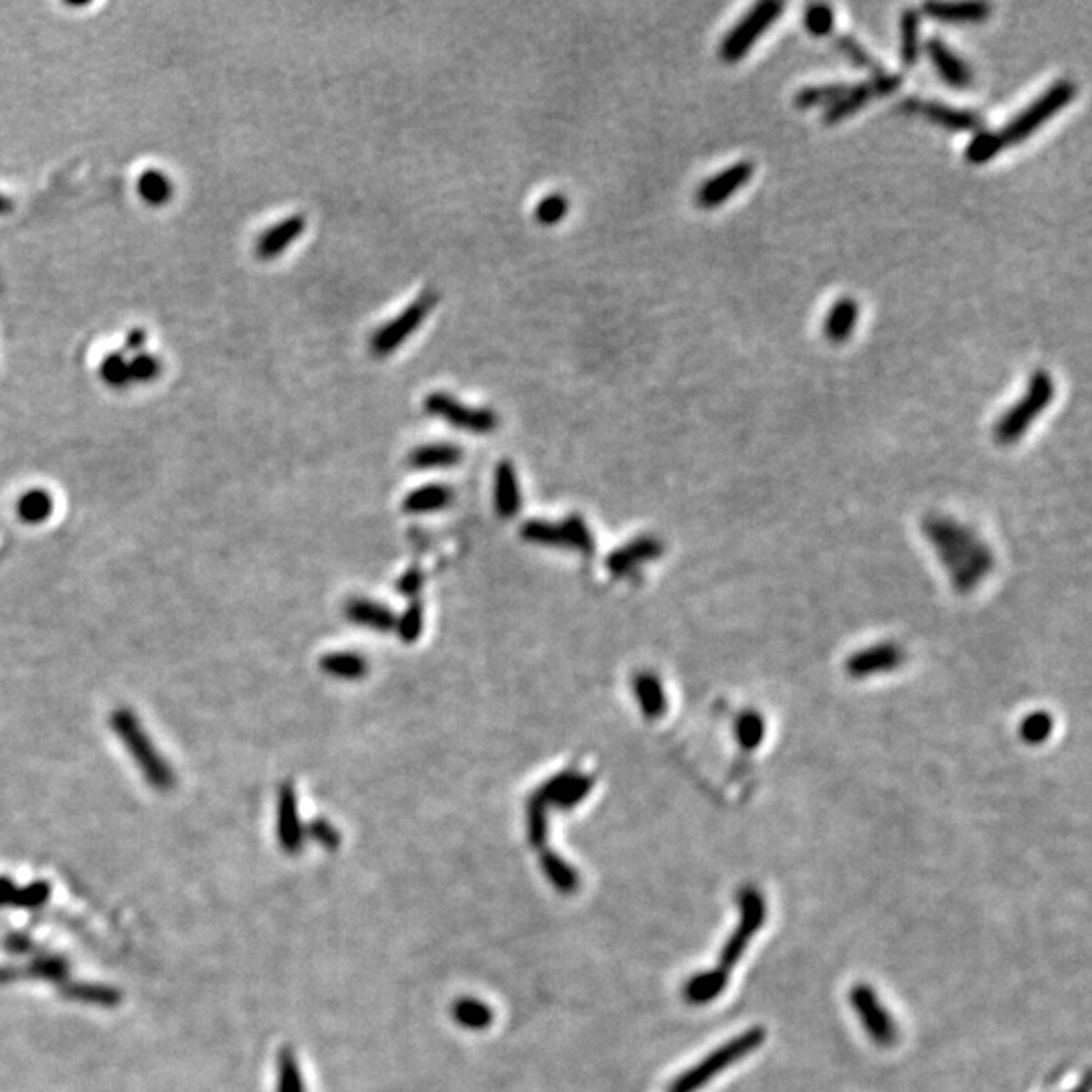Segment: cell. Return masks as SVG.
Wrapping results in <instances>:
<instances>
[{
  "mask_svg": "<svg viewBox=\"0 0 1092 1092\" xmlns=\"http://www.w3.org/2000/svg\"><path fill=\"white\" fill-rule=\"evenodd\" d=\"M1050 730H1052V721L1048 718L1046 714H1034V716L1025 718L1022 734L1030 743H1040L1042 739H1046Z\"/></svg>",
  "mask_w": 1092,
  "mask_h": 1092,
  "instance_id": "obj_49",
  "label": "cell"
},
{
  "mask_svg": "<svg viewBox=\"0 0 1092 1092\" xmlns=\"http://www.w3.org/2000/svg\"><path fill=\"white\" fill-rule=\"evenodd\" d=\"M425 411L433 417H439L445 423L466 432L490 433L498 427V415L494 411L486 407H468L452 395L441 390H435L425 397Z\"/></svg>",
  "mask_w": 1092,
  "mask_h": 1092,
  "instance_id": "obj_9",
  "label": "cell"
},
{
  "mask_svg": "<svg viewBox=\"0 0 1092 1092\" xmlns=\"http://www.w3.org/2000/svg\"><path fill=\"white\" fill-rule=\"evenodd\" d=\"M51 896V885L46 880H37L29 887H17L11 898V907L15 909H39Z\"/></svg>",
  "mask_w": 1092,
  "mask_h": 1092,
  "instance_id": "obj_41",
  "label": "cell"
},
{
  "mask_svg": "<svg viewBox=\"0 0 1092 1092\" xmlns=\"http://www.w3.org/2000/svg\"><path fill=\"white\" fill-rule=\"evenodd\" d=\"M138 193L148 205H164L172 197V182L160 170H146L138 179Z\"/></svg>",
  "mask_w": 1092,
  "mask_h": 1092,
  "instance_id": "obj_37",
  "label": "cell"
},
{
  "mask_svg": "<svg viewBox=\"0 0 1092 1092\" xmlns=\"http://www.w3.org/2000/svg\"><path fill=\"white\" fill-rule=\"evenodd\" d=\"M850 1003L865 1025L866 1032L878 1046H892L896 1042V1024L888 1014L885 1003L878 1000L876 991L868 983H858L852 987Z\"/></svg>",
  "mask_w": 1092,
  "mask_h": 1092,
  "instance_id": "obj_11",
  "label": "cell"
},
{
  "mask_svg": "<svg viewBox=\"0 0 1092 1092\" xmlns=\"http://www.w3.org/2000/svg\"><path fill=\"white\" fill-rule=\"evenodd\" d=\"M923 11L941 23H983L991 6L987 2H927Z\"/></svg>",
  "mask_w": 1092,
  "mask_h": 1092,
  "instance_id": "obj_19",
  "label": "cell"
},
{
  "mask_svg": "<svg viewBox=\"0 0 1092 1092\" xmlns=\"http://www.w3.org/2000/svg\"><path fill=\"white\" fill-rule=\"evenodd\" d=\"M728 985V973L718 967L698 973L684 985V1000L692 1005H706L725 994Z\"/></svg>",
  "mask_w": 1092,
  "mask_h": 1092,
  "instance_id": "obj_20",
  "label": "cell"
},
{
  "mask_svg": "<svg viewBox=\"0 0 1092 1092\" xmlns=\"http://www.w3.org/2000/svg\"><path fill=\"white\" fill-rule=\"evenodd\" d=\"M541 868L545 870L546 880L557 888L561 894H572L579 888V874L572 866L567 865L559 854L543 850L541 852Z\"/></svg>",
  "mask_w": 1092,
  "mask_h": 1092,
  "instance_id": "obj_26",
  "label": "cell"
},
{
  "mask_svg": "<svg viewBox=\"0 0 1092 1092\" xmlns=\"http://www.w3.org/2000/svg\"><path fill=\"white\" fill-rule=\"evenodd\" d=\"M1052 399H1054L1052 377L1048 375L1046 370H1036L1027 383L1024 397L998 421V425L994 430L996 439L1003 445L1016 443L1024 435L1025 430L1034 423V419L1042 411H1046Z\"/></svg>",
  "mask_w": 1092,
  "mask_h": 1092,
  "instance_id": "obj_5",
  "label": "cell"
},
{
  "mask_svg": "<svg viewBox=\"0 0 1092 1092\" xmlns=\"http://www.w3.org/2000/svg\"><path fill=\"white\" fill-rule=\"evenodd\" d=\"M1001 148L998 144V138L996 132H989V130H981L978 132L973 140L969 142L967 150H965V159L969 160L971 164H985L994 157L1000 154Z\"/></svg>",
  "mask_w": 1092,
  "mask_h": 1092,
  "instance_id": "obj_42",
  "label": "cell"
},
{
  "mask_svg": "<svg viewBox=\"0 0 1092 1092\" xmlns=\"http://www.w3.org/2000/svg\"><path fill=\"white\" fill-rule=\"evenodd\" d=\"M660 554V541L643 536V539H637L634 543H630V545L623 546V548H617L615 552H612L609 559H607V569L615 577H625L632 570L637 569V565H641L645 561H652V559H656Z\"/></svg>",
  "mask_w": 1092,
  "mask_h": 1092,
  "instance_id": "obj_18",
  "label": "cell"
},
{
  "mask_svg": "<svg viewBox=\"0 0 1092 1092\" xmlns=\"http://www.w3.org/2000/svg\"><path fill=\"white\" fill-rule=\"evenodd\" d=\"M765 1038H767V1032L763 1027H751V1030L739 1034L736 1038L728 1040L727 1044L710 1052L703 1062H698L696 1067L680 1074L670 1085L668 1092H698L700 1089H705L706 1085L712 1078H716L721 1072L736 1064L739 1060L747 1058L757 1048L763 1046Z\"/></svg>",
  "mask_w": 1092,
  "mask_h": 1092,
  "instance_id": "obj_3",
  "label": "cell"
},
{
  "mask_svg": "<svg viewBox=\"0 0 1092 1092\" xmlns=\"http://www.w3.org/2000/svg\"><path fill=\"white\" fill-rule=\"evenodd\" d=\"M6 949L17 953V956H23V953H29L33 949V943H31V939L26 934H13L6 941Z\"/></svg>",
  "mask_w": 1092,
  "mask_h": 1092,
  "instance_id": "obj_51",
  "label": "cell"
},
{
  "mask_svg": "<svg viewBox=\"0 0 1092 1092\" xmlns=\"http://www.w3.org/2000/svg\"><path fill=\"white\" fill-rule=\"evenodd\" d=\"M900 108L907 114L925 115L927 120H931L947 130H953V132H981L985 126L983 117L973 110H959V108H951V106H945L939 102H925V99L912 97V95L900 104Z\"/></svg>",
  "mask_w": 1092,
  "mask_h": 1092,
  "instance_id": "obj_13",
  "label": "cell"
},
{
  "mask_svg": "<svg viewBox=\"0 0 1092 1092\" xmlns=\"http://www.w3.org/2000/svg\"><path fill=\"white\" fill-rule=\"evenodd\" d=\"M1072 1092H1091V1078H1089V1074H1087V1076H1085V1080L1078 1085V1089H1074Z\"/></svg>",
  "mask_w": 1092,
  "mask_h": 1092,
  "instance_id": "obj_55",
  "label": "cell"
},
{
  "mask_svg": "<svg viewBox=\"0 0 1092 1092\" xmlns=\"http://www.w3.org/2000/svg\"><path fill=\"white\" fill-rule=\"evenodd\" d=\"M304 832H306V836H310L314 842L320 843L326 850H339V845H341L339 830L326 819L310 821V825Z\"/></svg>",
  "mask_w": 1092,
  "mask_h": 1092,
  "instance_id": "obj_46",
  "label": "cell"
},
{
  "mask_svg": "<svg viewBox=\"0 0 1092 1092\" xmlns=\"http://www.w3.org/2000/svg\"><path fill=\"white\" fill-rule=\"evenodd\" d=\"M61 996L71 1001L88 1003V1005H99V1007H117L122 1001V991H117L112 985L102 983H66L61 987Z\"/></svg>",
  "mask_w": 1092,
  "mask_h": 1092,
  "instance_id": "obj_25",
  "label": "cell"
},
{
  "mask_svg": "<svg viewBox=\"0 0 1092 1092\" xmlns=\"http://www.w3.org/2000/svg\"><path fill=\"white\" fill-rule=\"evenodd\" d=\"M927 53L931 57V61L934 63V68L939 71V75L943 77V81L956 90H965L971 86L973 81V73L969 66L956 55L951 51V47L947 43H943L941 39H929L927 41Z\"/></svg>",
  "mask_w": 1092,
  "mask_h": 1092,
  "instance_id": "obj_16",
  "label": "cell"
},
{
  "mask_svg": "<svg viewBox=\"0 0 1092 1092\" xmlns=\"http://www.w3.org/2000/svg\"><path fill=\"white\" fill-rule=\"evenodd\" d=\"M521 508V488L510 461H502L496 470V510L502 518H510Z\"/></svg>",
  "mask_w": 1092,
  "mask_h": 1092,
  "instance_id": "obj_24",
  "label": "cell"
},
{
  "mask_svg": "<svg viewBox=\"0 0 1092 1092\" xmlns=\"http://www.w3.org/2000/svg\"><path fill=\"white\" fill-rule=\"evenodd\" d=\"M1076 95V86L1070 79H1058L1050 86L1040 97H1036L1030 108L1016 115L1000 132H996L1001 150L1007 146H1016L1040 130L1048 120H1052L1060 110H1064Z\"/></svg>",
  "mask_w": 1092,
  "mask_h": 1092,
  "instance_id": "obj_4",
  "label": "cell"
},
{
  "mask_svg": "<svg viewBox=\"0 0 1092 1092\" xmlns=\"http://www.w3.org/2000/svg\"><path fill=\"white\" fill-rule=\"evenodd\" d=\"M739 907H741V921L736 929L728 936L721 957H718V969L730 976V969L743 959L745 951L749 949L754 934L761 931L767 918V903L763 894L754 887H745L739 894Z\"/></svg>",
  "mask_w": 1092,
  "mask_h": 1092,
  "instance_id": "obj_6",
  "label": "cell"
},
{
  "mask_svg": "<svg viewBox=\"0 0 1092 1092\" xmlns=\"http://www.w3.org/2000/svg\"><path fill=\"white\" fill-rule=\"evenodd\" d=\"M15 888H17V885H15L11 878L0 876V909L11 907V898H13Z\"/></svg>",
  "mask_w": 1092,
  "mask_h": 1092,
  "instance_id": "obj_53",
  "label": "cell"
},
{
  "mask_svg": "<svg viewBox=\"0 0 1092 1092\" xmlns=\"http://www.w3.org/2000/svg\"><path fill=\"white\" fill-rule=\"evenodd\" d=\"M304 838L306 832L297 814L296 791L286 783L277 794V842L286 854H297L304 848Z\"/></svg>",
  "mask_w": 1092,
  "mask_h": 1092,
  "instance_id": "obj_15",
  "label": "cell"
},
{
  "mask_svg": "<svg viewBox=\"0 0 1092 1092\" xmlns=\"http://www.w3.org/2000/svg\"><path fill=\"white\" fill-rule=\"evenodd\" d=\"M11 208H13V203H11L8 199H4V197L0 195V215H6V213H11Z\"/></svg>",
  "mask_w": 1092,
  "mask_h": 1092,
  "instance_id": "obj_54",
  "label": "cell"
},
{
  "mask_svg": "<svg viewBox=\"0 0 1092 1092\" xmlns=\"http://www.w3.org/2000/svg\"><path fill=\"white\" fill-rule=\"evenodd\" d=\"M144 344H146V332L136 328V330H132V332L128 334V339H126V352L140 354V350L144 348Z\"/></svg>",
  "mask_w": 1092,
  "mask_h": 1092,
  "instance_id": "obj_52",
  "label": "cell"
},
{
  "mask_svg": "<svg viewBox=\"0 0 1092 1092\" xmlns=\"http://www.w3.org/2000/svg\"><path fill=\"white\" fill-rule=\"evenodd\" d=\"M836 47L840 49V53H842L843 57H845L850 63H854L856 68L872 71V73H874V77H878V75H882V73H885L882 66H880V63H878V61H876V59H874V57L866 51L865 47L860 46L854 37H850V35H838V37H836Z\"/></svg>",
  "mask_w": 1092,
  "mask_h": 1092,
  "instance_id": "obj_39",
  "label": "cell"
},
{
  "mask_svg": "<svg viewBox=\"0 0 1092 1092\" xmlns=\"http://www.w3.org/2000/svg\"><path fill=\"white\" fill-rule=\"evenodd\" d=\"M346 617L359 625H366V627H372L381 634H387L390 630H395L397 625V619L390 609H387L385 605H379L375 601H368V599H352L348 601L346 605Z\"/></svg>",
  "mask_w": 1092,
  "mask_h": 1092,
  "instance_id": "obj_21",
  "label": "cell"
},
{
  "mask_svg": "<svg viewBox=\"0 0 1092 1092\" xmlns=\"http://www.w3.org/2000/svg\"><path fill=\"white\" fill-rule=\"evenodd\" d=\"M110 727L114 730L117 741L122 743V747L132 757L144 781L152 789L162 791V794L175 789L177 774H175L172 765L157 749V745L148 736L146 728L134 714V710H130L126 706L115 708L114 712L110 714Z\"/></svg>",
  "mask_w": 1092,
  "mask_h": 1092,
  "instance_id": "obj_2",
  "label": "cell"
},
{
  "mask_svg": "<svg viewBox=\"0 0 1092 1092\" xmlns=\"http://www.w3.org/2000/svg\"><path fill=\"white\" fill-rule=\"evenodd\" d=\"M900 86H903V77L900 75H892V73H882V75H878V77H874V79H870L866 84H860V86H850L842 97L825 110L823 122L825 124H838V122H842L845 117L856 114L860 108H865L866 104H870L872 99L890 95V93L898 90Z\"/></svg>",
  "mask_w": 1092,
  "mask_h": 1092,
  "instance_id": "obj_12",
  "label": "cell"
},
{
  "mask_svg": "<svg viewBox=\"0 0 1092 1092\" xmlns=\"http://www.w3.org/2000/svg\"><path fill=\"white\" fill-rule=\"evenodd\" d=\"M856 322H858V302L852 297H842L830 308L823 332L832 342L848 341L854 334Z\"/></svg>",
  "mask_w": 1092,
  "mask_h": 1092,
  "instance_id": "obj_23",
  "label": "cell"
},
{
  "mask_svg": "<svg viewBox=\"0 0 1092 1092\" xmlns=\"http://www.w3.org/2000/svg\"><path fill=\"white\" fill-rule=\"evenodd\" d=\"M834 24H836V19H834L832 6H827V4H812V6H807V11H805V29L814 37L830 35Z\"/></svg>",
  "mask_w": 1092,
  "mask_h": 1092,
  "instance_id": "obj_45",
  "label": "cell"
},
{
  "mask_svg": "<svg viewBox=\"0 0 1092 1092\" xmlns=\"http://www.w3.org/2000/svg\"><path fill=\"white\" fill-rule=\"evenodd\" d=\"M593 785H595V779H593L592 775L577 774L570 779L569 785L561 791V796L554 799L552 805H557L561 809L575 807V805H579L585 797L592 794Z\"/></svg>",
  "mask_w": 1092,
  "mask_h": 1092,
  "instance_id": "obj_43",
  "label": "cell"
},
{
  "mask_svg": "<svg viewBox=\"0 0 1092 1092\" xmlns=\"http://www.w3.org/2000/svg\"><path fill=\"white\" fill-rule=\"evenodd\" d=\"M634 690H636V698L643 714L648 718H660L661 714L666 712V694H663V688H661L660 680L654 676V674H637L636 680H634Z\"/></svg>",
  "mask_w": 1092,
  "mask_h": 1092,
  "instance_id": "obj_28",
  "label": "cell"
},
{
  "mask_svg": "<svg viewBox=\"0 0 1092 1092\" xmlns=\"http://www.w3.org/2000/svg\"><path fill=\"white\" fill-rule=\"evenodd\" d=\"M850 86H843V84H827V86H809V88H803L801 91L796 93V108L799 110H809V108H818V106H832L836 104L843 93L848 91Z\"/></svg>",
  "mask_w": 1092,
  "mask_h": 1092,
  "instance_id": "obj_35",
  "label": "cell"
},
{
  "mask_svg": "<svg viewBox=\"0 0 1092 1092\" xmlns=\"http://www.w3.org/2000/svg\"><path fill=\"white\" fill-rule=\"evenodd\" d=\"M927 534L939 548L943 563L953 572L959 589L976 585L991 565V554L965 526L951 521H929Z\"/></svg>",
  "mask_w": 1092,
  "mask_h": 1092,
  "instance_id": "obj_1",
  "label": "cell"
},
{
  "mask_svg": "<svg viewBox=\"0 0 1092 1092\" xmlns=\"http://www.w3.org/2000/svg\"><path fill=\"white\" fill-rule=\"evenodd\" d=\"M752 172H754V164L749 160H741V162L728 166L727 170L714 175L710 181H706L698 188L696 203L703 208H714V206L727 203L739 188H743L747 182L751 181Z\"/></svg>",
  "mask_w": 1092,
  "mask_h": 1092,
  "instance_id": "obj_14",
  "label": "cell"
},
{
  "mask_svg": "<svg viewBox=\"0 0 1092 1092\" xmlns=\"http://www.w3.org/2000/svg\"><path fill=\"white\" fill-rule=\"evenodd\" d=\"M567 213H569V199L563 193H550L534 206V219L545 228H552V225L561 223L567 217Z\"/></svg>",
  "mask_w": 1092,
  "mask_h": 1092,
  "instance_id": "obj_40",
  "label": "cell"
},
{
  "mask_svg": "<svg viewBox=\"0 0 1092 1092\" xmlns=\"http://www.w3.org/2000/svg\"><path fill=\"white\" fill-rule=\"evenodd\" d=\"M130 368V381H138V383H148V381H154L159 379L160 370H162V364H160L157 357L152 354H144L140 352L134 357L132 363H128Z\"/></svg>",
  "mask_w": 1092,
  "mask_h": 1092,
  "instance_id": "obj_47",
  "label": "cell"
},
{
  "mask_svg": "<svg viewBox=\"0 0 1092 1092\" xmlns=\"http://www.w3.org/2000/svg\"><path fill=\"white\" fill-rule=\"evenodd\" d=\"M397 634L403 639V641H415L419 634H421V627H423V609L419 603H413L410 609L405 612V615L397 621Z\"/></svg>",
  "mask_w": 1092,
  "mask_h": 1092,
  "instance_id": "obj_48",
  "label": "cell"
},
{
  "mask_svg": "<svg viewBox=\"0 0 1092 1092\" xmlns=\"http://www.w3.org/2000/svg\"><path fill=\"white\" fill-rule=\"evenodd\" d=\"M275 1092H306L304 1076L297 1064L296 1054L290 1046L281 1048L277 1054V1087Z\"/></svg>",
  "mask_w": 1092,
  "mask_h": 1092,
  "instance_id": "obj_33",
  "label": "cell"
},
{
  "mask_svg": "<svg viewBox=\"0 0 1092 1092\" xmlns=\"http://www.w3.org/2000/svg\"><path fill=\"white\" fill-rule=\"evenodd\" d=\"M99 377L110 387H126L130 383V368H128V361L124 359V354L114 352V354L106 357L99 366Z\"/></svg>",
  "mask_w": 1092,
  "mask_h": 1092,
  "instance_id": "obj_44",
  "label": "cell"
},
{
  "mask_svg": "<svg viewBox=\"0 0 1092 1092\" xmlns=\"http://www.w3.org/2000/svg\"><path fill=\"white\" fill-rule=\"evenodd\" d=\"M320 666L326 674H330L334 678H342V680H357L366 674V661L350 652L328 654L322 658Z\"/></svg>",
  "mask_w": 1092,
  "mask_h": 1092,
  "instance_id": "obj_34",
  "label": "cell"
},
{
  "mask_svg": "<svg viewBox=\"0 0 1092 1092\" xmlns=\"http://www.w3.org/2000/svg\"><path fill=\"white\" fill-rule=\"evenodd\" d=\"M900 661V650L894 645H876L872 650H865L856 654L848 661V670L852 676H870L878 672H888Z\"/></svg>",
  "mask_w": 1092,
  "mask_h": 1092,
  "instance_id": "obj_22",
  "label": "cell"
},
{
  "mask_svg": "<svg viewBox=\"0 0 1092 1092\" xmlns=\"http://www.w3.org/2000/svg\"><path fill=\"white\" fill-rule=\"evenodd\" d=\"M526 830H528V842L534 850H546V805L532 796L526 805Z\"/></svg>",
  "mask_w": 1092,
  "mask_h": 1092,
  "instance_id": "obj_38",
  "label": "cell"
},
{
  "mask_svg": "<svg viewBox=\"0 0 1092 1092\" xmlns=\"http://www.w3.org/2000/svg\"><path fill=\"white\" fill-rule=\"evenodd\" d=\"M523 536L536 545L567 546L583 554H593L595 548L593 534L581 516H569L561 524L530 521L523 526Z\"/></svg>",
  "mask_w": 1092,
  "mask_h": 1092,
  "instance_id": "obj_10",
  "label": "cell"
},
{
  "mask_svg": "<svg viewBox=\"0 0 1092 1092\" xmlns=\"http://www.w3.org/2000/svg\"><path fill=\"white\" fill-rule=\"evenodd\" d=\"M421 587H423V572L417 569V567H413V569L407 570V572L401 577V581L397 583V589H399V593H403V595H407V597H415Z\"/></svg>",
  "mask_w": 1092,
  "mask_h": 1092,
  "instance_id": "obj_50",
  "label": "cell"
},
{
  "mask_svg": "<svg viewBox=\"0 0 1092 1092\" xmlns=\"http://www.w3.org/2000/svg\"><path fill=\"white\" fill-rule=\"evenodd\" d=\"M452 498H454V492L448 486L430 484V486H423V488L411 492L410 496L403 502V508L410 514L433 512V510L445 508L452 502Z\"/></svg>",
  "mask_w": 1092,
  "mask_h": 1092,
  "instance_id": "obj_29",
  "label": "cell"
},
{
  "mask_svg": "<svg viewBox=\"0 0 1092 1092\" xmlns=\"http://www.w3.org/2000/svg\"><path fill=\"white\" fill-rule=\"evenodd\" d=\"M461 459V450L452 443H432L421 445L415 452H411L410 466L415 470H433V468H448L455 466Z\"/></svg>",
  "mask_w": 1092,
  "mask_h": 1092,
  "instance_id": "obj_27",
  "label": "cell"
},
{
  "mask_svg": "<svg viewBox=\"0 0 1092 1092\" xmlns=\"http://www.w3.org/2000/svg\"><path fill=\"white\" fill-rule=\"evenodd\" d=\"M452 1016H454L455 1024L461 1025L466 1030H486L494 1020L492 1009L476 998L455 1000Z\"/></svg>",
  "mask_w": 1092,
  "mask_h": 1092,
  "instance_id": "obj_30",
  "label": "cell"
},
{
  "mask_svg": "<svg viewBox=\"0 0 1092 1092\" xmlns=\"http://www.w3.org/2000/svg\"><path fill=\"white\" fill-rule=\"evenodd\" d=\"M306 231V219L302 215H292L272 229H268L259 239L255 253L259 259H273L288 250L297 237H302Z\"/></svg>",
  "mask_w": 1092,
  "mask_h": 1092,
  "instance_id": "obj_17",
  "label": "cell"
},
{
  "mask_svg": "<svg viewBox=\"0 0 1092 1092\" xmlns=\"http://www.w3.org/2000/svg\"><path fill=\"white\" fill-rule=\"evenodd\" d=\"M785 4L779 0H763L754 4L747 17L730 29L727 37L723 39L718 55L727 63L741 61L751 47L763 37V33L781 17Z\"/></svg>",
  "mask_w": 1092,
  "mask_h": 1092,
  "instance_id": "obj_7",
  "label": "cell"
},
{
  "mask_svg": "<svg viewBox=\"0 0 1092 1092\" xmlns=\"http://www.w3.org/2000/svg\"><path fill=\"white\" fill-rule=\"evenodd\" d=\"M437 302L439 294L435 290H425L415 302H411L397 319L388 320L387 324L379 328L370 339L372 354L385 359L387 354L395 352L413 332L419 330V326L432 314Z\"/></svg>",
  "mask_w": 1092,
  "mask_h": 1092,
  "instance_id": "obj_8",
  "label": "cell"
},
{
  "mask_svg": "<svg viewBox=\"0 0 1092 1092\" xmlns=\"http://www.w3.org/2000/svg\"><path fill=\"white\" fill-rule=\"evenodd\" d=\"M69 976V963L59 956L35 957L29 967L21 969V978L46 979L63 983Z\"/></svg>",
  "mask_w": 1092,
  "mask_h": 1092,
  "instance_id": "obj_36",
  "label": "cell"
},
{
  "mask_svg": "<svg viewBox=\"0 0 1092 1092\" xmlns=\"http://www.w3.org/2000/svg\"><path fill=\"white\" fill-rule=\"evenodd\" d=\"M900 31H903V43H900V57L905 68H914L921 57V15L914 8H907L900 17Z\"/></svg>",
  "mask_w": 1092,
  "mask_h": 1092,
  "instance_id": "obj_31",
  "label": "cell"
},
{
  "mask_svg": "<svg viewBox=\"0 0 1092 1092\" xmlns=\"http://www.w3.org/2000/svg\"><path fill=\"white\" fill-rule=\"evenodd\" d=\"M17 514L26 524L46 523L47 518L53 514V498H51V494L46 492V490H39V488L37 490H29L26 494L19 498Z\"/></svg>",
  "mask_w": 1092,
  "mask_h": 1092,
  "instance_id": "obj_32",
  "label": "cell"
}]
</instances>
